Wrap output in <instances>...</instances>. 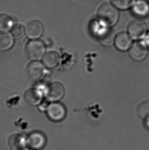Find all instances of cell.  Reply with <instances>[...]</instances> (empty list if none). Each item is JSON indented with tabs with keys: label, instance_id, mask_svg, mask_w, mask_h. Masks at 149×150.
<instances>
[{
	"label": "cell",
	"instance_id": "cell-20",
	"mask_svg": "<svg viewBox=\"0 0 149 150\" xmlns=\"http://www.w3.org/2000/svg\"><path fill=\"white\" fill-rule=\"evenodd\" d=\"M11 33L14 39H20L24 36L25 29L22 25L16 24L12 27Z\"/></svg>",
	"mask_w": 149,
	"mask_h": 150
},
{
	"label": "cell",
	"instance_id": "cell-16",
	"mask_svg": "<svg viewBox=\"0 0 149 150\" xmlns=\"http://www.w3.org/2000/svg\"><path fill=\"white\" fill-rule=\"evenodd\" d=\"M107 27L108 26L105 27L104 28L99 32V35L101 43L104 45L109 46L115 43V37L113 32L107 29Z\"/></svg>",
	"mask_w": 149,
	"mask_h": 150
},
{
	"label": "cell",
	"instance_id": "cell-15",
	"mask_svg": "<svg viewBox=\"0 0 149 150\" xmlns=\"http://www.w3.org/2000/svg\"><path fill=\"white\" fill-rule=\"evenodd\" d=\"M14 44L13 37L7 33H0V51H5L12 48Z\"/></svg>",
	"mask_w": 149,
	"mask_h": 150
},
{
	"label": "cell",
	"instance_id": "cell-10",
	"mask_svg": "<svg viewBox=\"0 0 149 150\" xmlns=\"http://www.w3.org/2000/svg\"><path fill=\"white\" fill-rule=\"evenodd\" d=\"M147 48L143 43L140 42L133 44L129 50V55L134 61H143L147 57Z\"/></svg>",
	"mask_w": 149,
	"mask_h": 150
},
{
	"label": "cell",
	"instance_id": "cell-18",
	"mask_svg": "<svg viewBox=\"0 0 149 150\" xmlns=\"http://www.w3.org/2000/svg\"><path fill=\"white\" fill-rule=\"evenodd\" d=\"M113 5L117 8L126 10L133 7L135 3V0H112Z\"/></svg>",
	"mask_w": 149,
	"mask_h": 150
},
{
	"label": "cell",
	"instance_id": "cell-2",
	"mask_svg": "<svg viewBox=\"0 0 149 150\" xmlns=\"http://www.w3.org/2000/svg\"><path fill=\"white\" fill-rule=\"evenodd\" d=\"M45 47L41 41L32 40L29 42L25 48L27 58L31 61H37L44 56Z\"/></svg>",
	"mask_w": 149,
	"mask_h": 150
},
{
	"label": "cell",
	"instance_id": "cell-5",
	"mask_svg": "<svg viewBox=\"0 0 149 150\" xmlns=\"http://www.w3.org/2000/svg\"><path fill=\"white\" fill-rule=\"evenodd\" d=\"M46 114L50 120L53 122L62 121L67 114V110L64 105L59 103H53L48 105Z\"/></svg>",
	"mask_w": 149,
	"mask_h": 150
},
{
	"label": "cell",
	"instance_id": "cell-1",
	"mask_svg": "<svg viewBox=\"0 0 149 150\" xmlns=\"http://www.w3.org/2000/svg\"><path fill=\"white\" fill-rule=\"evenodd\" d=\"M99 20L108 27L114 26L119 20L117 7L109 2H105L99 6L97 11Z\"/></svg>",
	"mask_w": 149,
	"mask_h": 150
},
{
	"label": "cell",
	"instance_id": "cell-13",
	"mask_svg": "<svg viewBox=\"0 0 149 150\" xmlns=\"http://www.w3.org/2000/svg\"><path fill=\"white\" fill-rule=\"evenodd\" d=\"M60 57L56 51H49L42 57V62L45 67L51 69L58 64Z\"/></svg>",
	"mask_w": 149,
	"mask_h": 150
},
{
	"label": "cell",
	"instance_id": "cell-7",
	"mask_svg": "<svg viewBox=\"0 0 149 150\" xmlns=\"http://www.w3.org/2000/svg\"><path fill=\"white\" fill-rule=\"evenodd\" d=\"M147 30L146 25L141 21L135 20L129 23L128 32L129 36L133 40L141 39Z\"/></svg>",
	"mask_w": 149,
	"mask_h": 150
},
{
	"label": "cell",
	"instance_id": "cell-8",
	"mask_svg": "<svg viewBox=\"0 0 149 150\" xmlns=\"http://www.w3.org/2000/svg\"><path fill=\"white\" fill-rule=\"evenodd\" d=\"M27 144L31 150H41L46 146V138L41 132H33L28 137Z\"/></svg>",
	"mask_w": 149,
	"mask_h": 150
},
{
	"label": "cell",
	"instance_id": "cell-12",
	"mask_svg": "<svg viewBox=\"0 0 149 150\" xmlns=\"http://www.w3.org/2000/svg\"><path fill=\"white\" fill-rule=\"evenodd\" d=\"M8 144L11 150H23L27 144V140L20 134H13L8 139Z\"/></svg>",
	"mask_w": 149,
	"mask_h": 150
},
{
	"label": "cell",
	"instance_id": "cell-14",
	"mask_svg": "<svg viewBox=\"0 0 149 150\" xmlns=\"http://www.w3.org/2000/svg\"><path fill=\"white\" fill-rule=\"evenodd\" d=\"M133 11L138 16H147L149 14V4L144 0H137L133 6Z\"/></svg>",
	"mask_w": 149,
	"mask_h": 150
},
{
	"label": "cell",
	"instance_id": "cell-3",
	"mask_svg": "<svg viewBox=\"0 0 149 150\" xmlns=\"http://www.w3.org/2000/svg\"><path fill=\"white\" fill-rule=\"evenodd\" d=\"M44 65L38 61H32L27 66L26 74L28 79L32 82L41 81L46 74Z\"/></svg>",
	"mask_w": 149,
	"mask_h": 150
},
{
	"label": "cell",
	"instance_id": "cell-6",
	"mask_svg": "<svg viewBox=\"0 0 149 150\" xmlns=\"http://www.w3.org/2000/svg\"><path fill=\"white\" fill-rule=\"evenodd\" d=\"M45 91L44 88H31L27 90L24 94V99L27 104L31 106L39 105L41 102L43 92Z\"/></svg>",
	"mask_w": 149,
	"mask_h": 150
},
{
	"label": "cell",
	"instance_id": "cell-21",
	"mask_svg": "<svg viewBox=\"0 0 149 150\" xmlns=\"http://www.w3.org/2000/svg\"><path fill=\"white\" fill-rule=\"evenodd\" d=\"M48 105H48V102L44 101V102L42 103V104H41V105H39V109L41 111H46V110H47L48 108Z\"/></svg>",
	"mask_w": 149,
	"mask_h": 150
},
{
	"label": "cell",
	"instance_id": "cell-17",
	"mask_svg": "<svg viewBox=\"0 0 149 150\" xmlns=\"http://www.w3.org/2000/svg\"><path fill=\"white\" fill-rule=\"evenodd\" d=\"M13 21L10 16L6 14H0V31L7 33L13 27Z\"/></svg>",
	"mask_w": 149,
	"mask_h": 150
},
{
	"label": "cell",
	"instance_id": "cell-11",
	"mask_svg": "<svg viewBox=\"0 0 149 150\" xmlns=\"http://www.w3.org/2000/svg\"><path fill=\"white\" fill-rule=\"evenodd\" d=\"M115 47L121 51L129 50L132 45L131 37L126 33H121L115 37Z\"/></svg>",
	"mask_w": 149,
	"mask_h": 150
},
{
	"label": "cell",
	"instance_id": "cell-9",
	"mask_svg": "<svg viewBox=\"0 0 149 150\" xmlns=\"http://www.w3.org/2000/svg\"><path fill=\"white\" fill-rule=\"evenodd\" d=\"M44 32V26L39 21L33 20L27 24L25 33L29 39L37 40L39 38Z\"/></svg>",
	"mask_w": 149,
	"mask_h": 150
},
{
	"label": "cell",
	"instance_id": "cell-19",
	"mask_svg": "<svg viewBox=\"0 0 149 150\" xmlns=\"http://www.w3.org/2000/svg\"><path fill=\"white\" fill-rule=\"evenodd\" d=\"M138 114L140 117L149 120V101H145L139 105Z\"/></svg>",
	"mask_w": 149,
	"mask_h": 150
},
{
	"label": "cell",
	"instance_id": "cell-4",
	"mask_svg": "<svg viewBox=\"0 0 149 150\" xmlns=\"http://www.w3.org/2000/svg\"><path fill=\"white\" fill-rule=\"evenodd\" d=\"M44 93L47 101L55 102L63 98L65 94V88L61 83L54 82L48 86Z\"/></svg>",
	"mask_w": 149,
	"mask_h": 150
},
{
	"label": "cell",
	"instance_id": "cell-22",
	"mask_svg": "<svg viewBox=\"0 0 149 150\" xmlns=\"http://www.w3.org/2000/svg\"><path fill=\"white\" fill-rule=\"evenodd\" d=\"M28 150V149H27V150H25V149H24V150Z\"/></svg>",
	"mask_w": 149,
	"mask_h": 150
}]
</instances>
